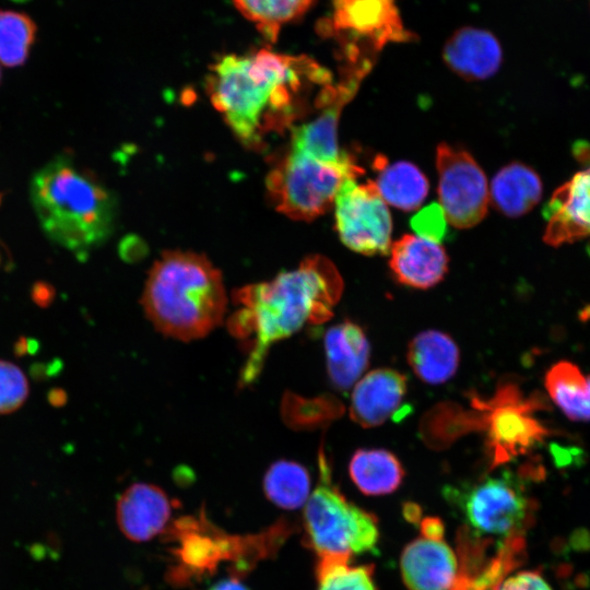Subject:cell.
<instances>
[{
	"label": "cell",
	"instance_id": "obj_1",
	"mask_svg": "<svg viewBox=\"0 0 590 590\" xmlns=\"http://www.w3.org/2000/svg\"><path fill=\"white\" fill-rule=\"evenodd\" d=\"M330 81L326 69L307 57L261 49L221 57L211 67L208 90L237 138L256 148L269 133L291 127L305 111L306 86Z\"/></svg>",
	"mask_w": 590,
	"mask_h": 590
},
{
	"label": "cell",
	"instance_id": "obj_2",
	"mask_svg": "<svg viewBox=\"0 0 590 590\" xmlns=\"http://www.w3.org/2000/svg\"><path fill=\"white\" fill-rule=\"evenodd\" d=\"M343 282L326 257L311 256L270 281L249 284L233 294L234 311L227 328L247 352L239 374V387L260 375L270 347L306 324H319L332 317Z\"/></svg>",
	"mask_w": 590,
	"mask_h": 590
},
{
	"label": "cell",
	"instance_id": "obj_3",
	"mask_svg": "<svg viewBox=\"0 0 590 590\" xmlns=\"http://www.w3.org/2000/svg\"><path fill=\"white\" fill-rule=\"evenodd\" d=\"M28 198L47 239L79 260L87 258L114 231L116 198L69 153L56 155L35 170Z\"/></svg>",
	"mask_w": 590,
	"mask_h": 590
},
{
	"label": "cell",
	"instance_id": "obj_4",
	"mask_svg": "<svg viewBox=\"0 0 590 590\" xmlns=\"http://www.w3.org/2000/svg\"><path fill=\"white\" fill-rule=\"evenodd\" d=\"M141 305L158 332L188 342L222 324L227 297L220 270L204 256L175 250L152 266Z\"/></svg>",
	"mask_w": 590,
	"mask_h": 590
},
{
	"label": "cell",
	"instance_id": "obj_5",
	"mask_svg": "<svg viewBox=\"0 0 590 590\" xmlns=\"http://www.w3.org/2000/svg\"><path fill=\"white\" fill-rule=\"evenodd\" d=\"M364 173L351 155L323 162L292 151L269 173L266 185L275 209L291 219L311 221L334 203L346 179Z\"/></svg>",
	"mask_w": 590,
	"mask_h": 590
},
{
	"label": "cell",
	"instance_id": "obj_6",
	"mask_svg": "<svg viewBox=\"0 0 590 590\" xmlns=\"http://www.w3.org/2000/svg\"><path fill=\"white\" fill-rule=\"evenodd\" d=\"M320 477L304 510L307 536L321 558H349L374 552L379 540L376 518L349 502L331 483L324 455L319 457Z\"/></svg>",
	"mask_w": 590,
	"mask_h": 590
},
{
	"label": "cell",
	"instance_id": "obj_7",
	"mask_svg": "<svg viewBox=\"0 0 590 590\" xmlns=\"http://www.w3.org/2000/svg\"><path fill=\"white\" fill-rule=\"evenodd\" d=\"M463 520L477 534L507 538L522 529L529 500L520 483L509 473L481 480L462 489H451Z\"/></svg>",
	"mask_w": 590,
	"mask_h": 590
},
{
	"label": "cell",
	"instance_id": "obj_8",
	"mask_svg": "<svg viewBox=\"0 0 590 590\" xmlns=\"http://www.w3.org/2000/svg\"><path fill=\"white\" fill-rule=\"evenodd\" d=\"M335 228L350 249L367 255H387L391 246L392 221L387 203L374 181L346 179L335 201Z\"/></svg>",
	"mask_w": 590,
	"mask_h": 590
},
{
	"label": "cell",
	"instance_id": "obj_9",
	"mask_svg": "<svg viewBox=\"0 0 590 590\" xmlns=\"http://www.w3.org/2000/svg\"><path fill=\"white\" fill-rule=\"evenodd\" d=\"M439 205L449 224L469 228L486 214L489 191L484 172L475 160L460 148L447 143L437 146Z\"/></svg>",
	"mask_w": 590,
	"mask_h": 590
},
{
	"label": "cell",
	"instance_id": "obj_10",
	"mask_svg": "<svg viewBox=\"0 0 590 590\" xmlns=\"http://www.w3.org/2000/svg\"><path fill=\"white\" fill-rule=\"evenodd\" d=\"M489 421V447L500 463L531 450L550 434L534 416L542 405L522 399L514 387H507Z\"/></svg>",
	"mask_w": 590,
	"mask_h": 590
},
{
	"label": "cell",
	"instance_id": "obj_11",
	"mask_svg": "<svg viewBox=\"0 0 590 590\" xmlns=\"http://www.w3.org/2000/svg\"><path fill=\"white\" fill-rule=\"evenodd\" d=\"M361 76L354 74L342 84L323 86L315 102L320 108L318 116L292 129V151L323 162H335L345 155L338 145V125L341 110L356 92Z\"/></svg>",
	"mask_w": 590,
	"mask_h": 590
},
{
	"label": "cell",
	"instance_id": "obj_12",
	"mask_svg": "<svg viewBox=\"0 0 590 590\" xmlns=\"http://www.w3.org/2000/svg\"><path fill=\"white\" fill-rule=\"evenodd\" d=\"M543 240L553 247L590 236V165L558 187L543 208Z\"/></svg>",
	"mask_w": 590,
	"mask_h": 590
},
{
	"label": "cell",
	"instance_id": "obj_13",
	"mask_svg": "<svg viewBox=\"0 0 590 590\" xmlns=\"http://www.w3.org/2000/svg\"><path fill=\"white\" fill-rule=\"evenodd\" d=\"M332 28L350 39H366L376 48L405 39L394 0H334Z\"/></svg>",
	"mask_w": 590,
	"mask_h": 590
},
{
	"label": "cell",
	"instance_id": "obj_14",
	"mask_svg": "<svg viewBox=\"0 0 590 590\" xmlns=\"http://www.w3.org/2000/svg\"><path fill=\"white\" fill-rule=\"evenodd\" d=\"M400 568L409 590H450L458 563L442 536L422 534L404 547Z\"/></svg>",
	"mask_w": 590,
	"mask_h": 590
},
{
	"label": "cell",
	"instance_id": "obj_15",
	"mask_svg": "<svg viewBox=\"0 0 590 590\" xmlns=\"http://www.w3.org/2000/svg\"><path fill=\"white\" fill-rule=\"evenodd\" d=\"M406 377L390 368H378L355 384L350 404L351 418L369 428L384 424L401 406L406 394Z\"/></svg>",
	"mask_w": 590,
	"mask_h": 590
},
{
	"label": "cell",
	"instance_id": "obj_16",
	"mask_svg": "<svg viewBox=\"0 0 590 590\" xmlns=\"http://www.w3.org/2000/svg\"><path fill=\"white\" fill-rule=\"evenodd\" d=\"M170 515L167 494L153 484H132L117 502L118 526L125 536L134 542H145L161 533Z\"/></svg>",
	"mask_w": 590,
	"mask_h": 590
},
{
	"label": "cell",
	"instance_id": "obj_17",
	"mask_svg": "<svg viewBox=\"0 0 590 590\" xmlns=\"http://www.w3.org/2000/svg\"><path fill=\"white\" fill-rule=\"evenodd\" d=\"M389 251V267L403 285L426 290L447 273L448 256L440 243L408 234L394 241Z\"/></svg>",
	"mask_w": 590,
	"mask_h": 590
},
{
	"label": "cell",
	"instance_id": "obj_18",
	"mask_svg": "<svg viewBox=\"0 0 590 590\" xmlns=\"http://www.w3.org/2000/svg\"><path fill=\"white\" fill-rule=\"evenodd\" d=\"M448 68L465 80L479 81L494 75L503 61L502 46L486 30L464 26L448 38L442 49Z\"/></svg>",
	"mask_w": 590,
	"mask_h": 590
},
{
	"label": "cell",
	"instance_id": "obj_19",
	"mask_svg": "<svg viewBox=\"0 0 590 590\" xmlns=\"http://www.w3.org/2000/svg\"><path fill=\"white\" fill-rule=\"evenodd\" d=\"M327 370L332 386L349 390L369 362V343L361 327L344 321L331 327L324 335Z\"/></svg>",
	"mask_w": 590,
	"mask_h": 590
},
{
	"label": "cell",
	"instance_id": "obj_20",
	"mask_svg": "<svg viewBox=\"0 0 590 590\" xmlns=\"http://www.w3.org/2000/svg\"><path fill=\"white\" fill-rule=\"evenodd\" d=\"M543 185L530 166L512 162L493 177L489 201L502 214L518 217L530 212L541 200Z\"/></svg>",
	"mask_w": 590,
	"mask_h": 590
},
{
	"label": "cell",
	"instance_id": "obj_21",
	"mask_svg": "<svg viewBox=\"0 0 590 590\" xmlns=\"http://www.w3.org/2000/svg\"><path fill=\"white\" fill-rule=\"evenodd\" d=\"M406 356L414 374L430 385L448 381L456 374L460 361L455 341L437 330L416 334L408 346Z\"/></svg>",
	"mask_w": 590,
	"mask_h": 590
},
{
	"label": "cell",
	"instance_id": "obj_22",
	"mask_svg": "<svg viewBox=\"0 0 590 590\" xmlns=\"http://www.w3.org/2000/svg\"><path fill=\"white\" fill-rule=\"evenodd\" d=\"M375 165L378 176L374 182L387 204L411 211L423 203L429 186L416 165L405 161L388 164L382 156L376 158Z\"/></svg>",
	"mask_w": 590,
	"mask_h": 590
},
{
	"label": "cell",
	"instance_id": "obj_23",
	"mask_svg": "<svg viewBox=\"0 0 590 590\" xmlns=\"http://www.w3.org/2000/svg\"><path fill=\"white\" fill-rule=\"evenodd\" d=\"M350 476L365 495H386L396 491L404 476L398 458L385 449H359L351 458Z\"/></svg>",
	"mask_w": 590,
	"mask_h": 590
},
{
	"label": "cell",
	"instance_id": "obj_24",
	"mask_svg": "<svg viewBox=\"0 0 590 590\" xmlns=\"http://www.w3.org/2000/svg\"><path fill=\"white\" fill-rule=\"evenodd\" d=\"M545 388L563 413L576 422L590 421V375L575 364L560 361L545 375Z\"/></svg>",
	"mask_w": 590,
	"mask_h": 590
},
{
	"label": "cell",
	"instance_id": "obj_25",
	"mask_svg": "<svg viewBox=\"0 0 590 590\" xmlns=\"http://www.w3.org/2000/svg\"><path fill=\"white\" fill-rule=\"evenodd\" d=\"M310 475L307 469L292 460L272 463L263 477L267 498L283 509L294 510L304 506L310 495Z\"/></svg>",
	"mask_w": 590,
	"mask_h": 590
},
{
	"label": "cell",
	"instance_id": "obj_26",
	"mask_svg": "<svg viewBox=\"0 0 590 590\" xmlns=\"http://www.w3.org/2000/svg\"><path fill=\"white\" fill-rule=\"evenodd\" d=\"M238 11L253 22L271 42L278 38L281 26L304 14L314 0H233Z\"/></svg>",
	"mask_w": 590,
	"mask_h": 590
},
{
	"label": "cell",
	"instance_id": "obj_27",
	"mask_svg": "<svg viewBox=\"0 0 590 590\" xmlns=\"http://www.w3.org/2000/svg\"><path fill=\"white\" fill-rule=\"evenodd\" d=\"M36 25L24 13L0 10V62L16 67L25 62L34 43Z\"/></svg>",
	"mask_w": 590,
	"mask_h": 590
},
{
	"label": "cell",
	"instance_id": "obj_28",
	"mask_svg": "<svg viewBox=\"0 0 590 590\" xmlns=\"http://www.w3.org/2000/svg\"><path fill=\"white\" fill-rule=\"evenodd\" d=\"M349 558H321L317 570V590H376L366 566H350Z\"/></svg>",
	"mask_w": 590,
	"mask_h": 590
},
{
	"label": "cell",
	"instance_id": "obj_29",
	"mask_svg": "<svg viewBox=\"0 0 590 590\" xmlns=\"http://www.w3.org/2000/svg\"><path fill=\"white\" fill-rule=\"evenodd\" d=\"M27 393L28 384L23 371L10 362L0 361V414L20 408Z\"/></svg>",
	"mask_w": 590,
	"mask_h": 590
},
{
	"label": "cell",
	"instance_id": "obj_30",
	"mask_svg": "<svg viewBox=\"0 0 590 590\" xmlns=\"http://www.w3.org/2000/svg\"><path fill=\"white\" fill-rule=\"evenodd\" d=\"M447 220L439 204H430L411 220L418 236L439 243L446 232Z\"/></svg>",
	"mask_w": 590,
	"mask_h": 590
},
{
	"label": "cell",
	"instance_id": "obj_31",
	"mask_svg": "<svg viewBox=\"0 0 590 590\" xmlns=\"http://www.w3.org/2000/svg\"><path fill=\"white\" fill-rule=\"evenodd\" d=\"M496 590H552V588L539 573L524 570L507 577Z\"/></svg>",
	"mask_w": 590,
	"mask_h": 590
},
{
	"label": "cell",
	"instance_id": "obj_32",
	"mask_svg": "<svg viewBox=\"0 0 590 590\" xmlns=\"http://www.w3.org/2000/svg\"><path fill=\"white\" fill-rule=\"evenodd\" d=\"M571 154L575 160L585 165H590V143L586 140H577L571 145Z\"/></svg>",
	"mask_w": 590,
	"mask_h": 590
},
{
	"label": "cell",
	"instance_id": "obj_33",
	"mask_svg": "<svg viewBox=\"0 0 590 590\" xmlns=\"http://www.w3.org/2000/svg\"><path fill=\"white\" fill-rule=\"evenodd\" d=\"M208 590H249V588L236 579L228 578L213 583Z\"/></svg>",
	"mask_w": 590,
	"mask_h": 590
},
{
	"label": "cell",
	"instance_id": "obj_34",
	"mask_svg": "<svg viewBox=\"0 0 590 590\" xmlns=\"http://www.w3.org/2000/svg\"><path fill=\"white\" fill-rule=\"evenodd\" d=\"M587 253L590 256V240L587 244Z\"/></svg>",
	"mask_w": 590,
	"mask_h": 590
},
{
	"label": "cell",
	"instance_id": "obj_35",
	"mask_svg": "<svg viewBox=\"0 0 590 590\" xmlns=\"http://www.w3.org/2000/svg\"><path fill=\"white\" fill-rule=\"evenodd\" d=\"M0 79H1V71H0Z\"/></svg>",
	"mask_w": 590,
	"mask_h": 590
},
{
	"label": "cell",
	"instance_id": "obj_36",
	"mask_svg": "<svg viewBox=\"0 0 590 590\" xmlns=\"http://www.w3.org/2000/svg\"><path fill=\"white\" fill-rule=\"evenodd\" d=\"M589 3H590V0H589Z\"/></svg>",
	"mask_w": 590,
	"mask_h": 590
},
{
	"label": "cell",
	"instance_id": "obj_37",
	"mask_svg": "<svg viewBox=\"0 0 590 590\" xmlns=\"http://www.w3.org/2000/svg\"><path fill=\"white\" fill-rule=\"evenodd\" d=\"M20 1V0H19Z\"/></svg>",
	"mask_w": 590,
	"mask_h": 590
}]
</instances>
